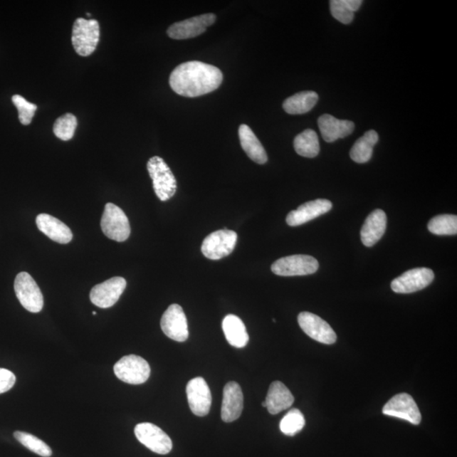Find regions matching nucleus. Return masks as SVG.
<instances>
[{
    "label": "nucleus",
    "mask_w": 457,
    "mask_h": 457,
    "mask_svg": "<svg viewBox=\"0 0 457 457\" xmlns=\"http://www.w3.org/2000/svg\"><path fill=\"white\" fill-rule=\"evenodd\" d=\"M223 82L221 70L201 61H188L178 65L169 76L174 93L187 98L205 95L216 90Z\"/></svg>",
    "instance_id": "1"
},
{
    "label": "nucleus",
    "mask_w": 457,
    "mask_h": 457,
    "mask_svg": "<svg viewBox=\"0 0 457 457\" xmlns=\"http://www.w3.org/2000/svg\"><path fill=\"white\" fill-rule=\"evenodd\" d=\"M100 28L98 21L94 19L86 20L78 18L73 29V47L79 56L87 57L95 51L100 42Z\"/></svg>",
    "instance_id": "2"
},
{
    "label": "nucleus",
    "mask_w": 457,
    "mask_h": 457,
    "mask_svg": "<svg viewBox=\"0 0 457 457\" xmlns=\"http://www.w3.org/2000/svg\"><path fill=\"white\" fill-rule=\"evenodd\" d=\"M147 168L157 196L163 201L172 199L176 194L177 184L168 164L162 158L155 156L147 162Z\"/></svg>",
    "instance_id": "3"
},
{
    "label": "nucleus",
    "mask_w": 457,
    "mask_h": 457,
    "mask_svg": "<svg viewBox=\"0 0 457 457\" xmlns=\"http://www.w3.org/2000/svg\"><path fill=\"white\" fill-rule=\"evenodd\" d=\"M101 228L111 240L123 243L131 235L129 219L123 210L114 204H107L101 219Z\"/></svg>",
    "instance_id": "4"
},
{
    "label": "nucleus",
    "mask_w": 457,
    "mask_h": 457,
    "mask_svg": "<svg viewBox=\"0 0 457 457\" xmlns=\"http://www.w3.org/2000/svg\"><path fill=\"white\" fill-rule=\"evenodd\" d=\"M317 260L309 255H291L278 259L271 270L279 276H303L315 274L319 270Z\"/></svg>",
    "instance_id": "5"
},
{
    "label": "nucleus",
    "mask_w": 457,
    "mask_h": 457,
    "mask_svg": "<svg viewBox=\"0 0 457 457\" xmlns=\"http://www.w3.org/2000/svg\"><path fill=\"white\" fill-rule=\"evenodd\" d=\"M116 377L130 384H142L149 379L150 367L149 362L136 355L125 356L114 367Z\"/></svg>",
    "instance_id": "6"
},
{
    "label": "nucleus",
    "mask_w": 457,
    "mask_h": 457,
    "mask_svg": "<svg viewBox=\"0 0 457 457\" xmlns=\"http://www.w3.org/2000/svg\"><path fill=\"white\" fill-rule=\"evenodd\" d=\"M14 288L16 298L22 307L31 312L42 311L43 308L42 291L28 273L21 272L16 275Z\"/></svg>",
    "instance_id": "7"
},
{
    "label": "nucleus",
    "mask_w": 457,
    "mask_h": 457,
    "mask_svg": "<svg viewBox=\"0 0 457 457\" xmlns=\"http://www.w3.org/2000/svg\"><path fill=\"white\" fill-rule=\"evenodd\" d=\"M236 241L237 234L235 231L227 230L226 228L214 231L204 239L201 253L209 259H221L234 251Z\"/></svg>",
    "instance_id": "8"
},
{
    "label": "nucleus",
    "mask_w": 457,
    "mask_h": 457,
    "mask_svg": "<svg viewBox=\"0 0 457 457\" xmlns=\"http://www.w3.org/2000/svg\"><path fill=\"white\" fill-rule=\"evenodd\" d=\"M135 436L142 445L154 453L167 455L172 450V441L162 429L150 423L137 425Z\"/></svg>",
    "instance_id": "9"
},
{
    "label": "nucleus",
    "mask_w": 457,
    "mask_h": 457,
    "mask_svg": "<svg viewBox=\"0 0 457 457\" xmlns=\"http://www.w3.org/2000/svg\"><path fill=\"white\" fill-rule=\"evenodd\" d=\"M434 274L428 268H412L392 282V289L396 293L409 294L426 288L432 283Z\"/></svg>",
    "instance_id": "10"
},
{
    "label": "nucleus",
    "mask_w": 457,
    "mask_h": 457,
    "mask_svg": "<svg viewBox=\"0 0 457 457\" xmlns=\"http://www.w3.org/2000/svg\"><path fill=\"white\" fill-rule=\"evenodd\" d=\"M160 325L164 335L177 342H186L189 336L187 317L180 305H170L161 319Z\"/></svg>",
    "instance_id": "11"
},
{
    "label": "nucleus",
    "mask_w": 457,
    "mask_h": 457,
    "mask_svg": "<svg viewBox=\"0 0 457 457\" xmlns=\"http://www.w3.org/2000/svg\"><path fill=\"white\" fill-rule=\"evenodd\" d=\"M127 288V280L122 277H113L98 284L90 293L91 302L100 308H109L119 301Z\"/></svg>",
    "instance_id": "12"
},
{
    "label": "nucleus",
    "mask_w": 457,
    "mask_h": 457,
    "mask_svg": "<svg viewBox=\"0 0 457 457\" xmlns=\"http://www.w3.org/2000/svg\"><path fill=\"white\" fill-rule=\"evenodd\" d=\"M215 21L216 16L212 13L191 17L170 26L167 34L170 38L176 40L196 38L205 33L206 29L212 26Z\"/></svg>",
    "instance_id": "13"
},
{
    "label": "nucleus",
    "mask_w": 457,
    "mask_h": 457,
    "mask_svg": "<svg viewBox=\"0 0 457 457\" xmlns=\"http://www.w3.org/2000/svg\"><path fill=\"white\" fill-rule=\"evenodd\" d=\"M298 320L303 332L317 342L331 345L337 340V336L328 322L313 313L303 312L298 315Z\"/></svg>",
    "instance_id": "14"
},
{
    "label": "nucleus",
    "mask_w": 457,
    "mask_h": 457,
    "mask_svg": "<svg viewBox=\"0 0 457 457\" xmlns=\"http://www.w3.org/2000/svg\"><path fill=\"white\" fill-rule=\"evenodd\" d=\"M384 415L395 416L419 425L422 421L418 405L409 394L401 393L392 397L383 409Z\"/></svg>",
    "instance_id": "15"
},
{
    "label": "nucleus",
    "mask_w": 457,
    "mask_h": 457,
    "mask_svg": "<svg viewBox=\"0 0 457 457\" xmlns=\"http://www.w3.org/2000/svg\"><path fill=\"white\" fill-rule=\"evenodd\" d=\"M187 396L192 414L199 416L209 414L212 396L204 379L198 377L191 379L187 385Z\"/></svg>",
    "instance_id": "16"
},
{
    "label": "nucleus",
    "mask_w": 457,
    "mask_h": 457,
    "mask_svg": "<svg viewBox=\"0 0 457 457\" xmlns=\"http://www.w3.org/2000/svg\"><path fill=\"white\" fill-rule=\"evenodd\" d=\"M333 204L327 199H316L304 204L291 211L286 217V223L290 226H299L312 221L321 215L330 211Z\"/></svg>",
    "instance_id": "17"
},
{
    "label": "nucleus",
    "mask_w": 457,
    "mask_h": 457,
    "mask_svg": "<svg viewBox=\"0 0 457 457\" xmlns=\"http://www.w3.org/2000/svg\"><path fill=\"white\" fill-rule=\"evenodd\" d=\"M243 410V394L239 384L231 381L224 388L221 419L231 423L238 419Z\"/></svg>",
    "instance_id": "18"
},
{
    "label": "nucleus",
    "mask_w": 457,
    "mask_h": 457,
    "mask_svg": "<svg viewBox=\"0 0 457 457\" xmlns=\"http://www.w3.org/2000/svg\"><path fill=\"white\" fill-rule=\"evenodd\" d=\"M38 230L56 243L67 244L73 239L70 228L60 219L48 214H40L36 219Z\"/></svg>",
    "instance_id": "19"
},
{
    "label": "nucleus",
    "mask_w": 457,
    "mask_h": 457,
    "mask_svg": "<svg viewBox=\"0 0 457 457\" xmlns=\"http://www.w3.org/2000/svg\"><path fill=\"white\" fill-rule=\"evenodd\" d=\"M322 139L327 142H334L340 138L350 136L355 129V124L350 120H339L330 115H322L317 120Z\"/></svg>",
    "instance_id": "20"
},
{
    "label": "nucleus",
    "mask_w": 457,
    "mask_h": 457,
    "mask_svg": "<svg viewBox=\"0 0 457 457\" xmlns=\"http://www.w3.org/2000/svg\"><path fill=\"white\" fill-rule=\"evenodd\" d=\"M387 216L381 209H376L366 219L361 230L362 243L367 248L374 246L387 231Z\"/></svg>",
    "instance_id": "21"
},
{
    "label": "nucleus",
    "mask_w": 457,
    "mask_h": 457,
    "mask_svg": "<svg viewBox=\"0 0 457 457\" xmlns=\"http://www.w3.org/2000/svg\"><path fill=\"white\" fill-rule=\"evenodd\" d=\"M266 402L268 412L275 415L290 409L293 404L294 396L283 383L275 381L268 389Z\"/></svg>",
    "instance_id": "22"
},
{
    "label": "nucleus",
    "mask_w": 457,
    "mask_h": 457,
    "mask_svg": "<svg viewBox=\"0 0 457 457\" xmlns=\"http://www.w3.org/2000/svg\"><path fill=\"white\" fill-rule=\"evenodd\" d=\"M239 138L241 147L251 159L259 164L267 162L266 151L248 125L244 124L240 125Z\"/></svg>",
    "instance_id": "23"
},
{
    "label": "nucleus",
    "mask_w": 457,
    "mask_h": 457,
    "mask_svg": "<svg viewBox=\"0 0 457 457\" xmlns=\"http://www.w3.org/2000/svg\"><path fill=\"white\" fill-rule=\"evenodd\" d=\"M224 334L232 347L243 348L249 342V335L243 320L233 315H227L222 322Z\"/></svg>",
    "instance_id": "24"
},
{
    "label": "nucleus",
    "mask_w": 457,
    "mask_h": 457,
    "mask_svg": "<svg viewBox=\"0 0 457 457\" xmlns=\"http://www.w3.org/2000/svg\"><path fill=\"white\" fill-rule=\"evenodd\" d=\"M319 101L315 92L305 91L294 94L284 102L283 109L290 115H303L312 110Z\"/></svg>",
    "instance_id": "25"
},
{
    "label": "nucleus",
    "mask_w": 457,
    "mask_h": 457,
    "mask_svg": "<svg viewBox=\"0 0 457 457\" xmlns=\"http://www.w3.org/2000/svg\"><path fill=\"white\" fill-rule=\"evenodd\" d=\"M379 141L378 133L371 130L364 135L357 139L350 152L351 159L354 162L364 164L369 162L373 156L374 147Z\"/></svg>",
    "instance_id": "26"
},
{
    "label": "nucleus",
    "mask_w": 457,
    "mask_h": 457,
    "mask_svg": "<svg viewBox=\"0 0 457 457\" xmlns=\"http://www.w3.org/2000/svg\"><path fill=\"white\" fill-rule=\"evenodd\" d=\"M294 149L297 154L305 158H315L320 154V147L317 133L311 129L305 130L295 137Z\"/></svg>",
    "instance_id": "27"
},
{
    "label": "nucleus",
    "mask_w": 457,
    "mask_h": 457,
    "mask_svg": "<svg viewBox=\"0 0 457 457\" xmlns=\"http://www.w3.org/2000/svg\"><path fill=\"white\" fill-rule=\"evenodd\" d=\"M362 0H332L330 12L335 19L343 24H349L354 19V13L359 10Z\"/></svg>",
    "instance_id": "28"
},
{
    "label": "nucleus",
    "mask_w": 457,
    "mask_h": 457,
    "mask_svg": "<svg viewBox=\"0 0 457 457\" xmlns=\"http://www.w3.org/2000/svg\"><path fill=\"white\" fill-rule=\"evenodd\" d=\"M429 231L437 236H453L457 233V216L453 214H441L430 219Z\"/></svg>",
    "instance_id": "29"
},
{
    "label": "nucleus",
    "mask_w": 457,
    "mask_h": 457,
    "mask_svg": "<svg viewBox=\"0 0 457 457\" xmlns=\"http://www.w3.org/2000/svg\"><path fill=\"white\" fill-rule=\"evenodd\" d=\"M14 437L16 440L20 442L22 446H25L26 449L33 451L35 454L43 457H51L52 456L51 448L38 437L33 436V434L16 431L14 433Z\"/></svg>",
    "instance_id": "30"
},
{
    "label": "nucleus",
    "mask_w": 457,
    "mask_h": 457,
    "mask_svg": "<svg viewBox=\"0 0 457 457\" xmlns=\"http://www.w3.org/2000/svg\"><path fill=\"white\" fill-rule=\"evenodd\" d=\"M305 418L302 411L298 409H291L280 421L281 432L288 436H294L305 426Z\"/></svg>",
    "instance_id": "31"
},
{
    "label": "nucleus",
    "mask_w": 457,
    "mask_h": 457,
    "mask_svg": "<svg viewBox=\"0 0 457 457\" xmlns=\"http://www.w3.org/2000/svg\"><path fill=\"white\" fill-rule=\"evenodd\" d=\"M76 127H78V120L75 116L67 113L56 120L53 130L55 135L61 140L69 141L74 137Z\"/></svg>",
    "instance_id": "32"
},
{
    "label": "nucleus",
    "mask_w": 457,
    "mask_h": 457,
    "mask_svg": "<svg viewBox=\"0 0 457 457\" xmlns=\"http://www.w3.org/2000/svg\"><path fill=\"white\" fill-rule=\"evenodd\" d=\"M13 104L16 107L18 113H19L20 122L24 125H28L33 120L38 106L31 104L26 98L21 95H14L12 97Z\"/></svg>",
    "instance_id": "33"
},
{
    "label": "nucleus",
    "mask_w": 457,
    "mask_h": 457,
    "mask_svg": "<svg viewBox=\"0 0 457 457\" xmlns=\"http://www.w3.org/2000/svg\"><path fill=\"white\" fill-rule=\"evenodd\" d=\"M16 375L10 370L0 369V394L10 391L16 384Z\"/></svg>",
    "instance_id": "34"
},
{
    "label": "nucleus",
    "mask_w": 457,
    "mask_h": 457,
    "mask_svg": "<svg viewBox=\"0 0 457 457\" xmlns=\"http://www.w3.org/2000/svg\"><path fill=\"white\" fill-rule=\"evenodd\" d=\"M262 406H263V407H266V406H267L266 401H264L262 403Z\"/></svg>",
    "instance_id": "35"
},
{
    "label": "nucleus",
    "mask_w": 457,
    "mask_h": 457,
    "mask_svg": "<svg viewBox=\"0 0 457 457\" xmlns=\"http://www.w3.org/2000/svg\"><path fill=\"white\" fill-rule=\"evenodd\" d=\"M93 315H97V312H93Z\"/></svg>",
    "instance_id": "36"
}]
</instances>
